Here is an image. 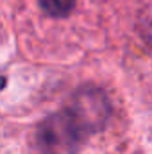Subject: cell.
Instances as JSON below:
<instances>
[{
    "mask_svg": "<svg viewBox=\"0 0 152 154\" xmlns=\"http://www.w3.org/2000/svg\"><path fill=\"white\" fill-rule=\"evenodd\" d=\"M90 133L68 108L50 115L38 129V145L45 154H75Z\"/></svg>",
    "mask_w": 152,
    "mask_h": 154,
    "instance_id": "obj_1",
    "label": "cell"
},
{
    "mask_svg": "<svg viewBox=\"0 0 152 154\" xmlns=\"http://www.w3.org/2000/svg\"><path fill=\"white\" fill-rule=\"evenodd\" d=\"M68 109L81 120L88 133L102 129L109 116V106L102 91L84 88L72 99Z\"/></svg>",
    "mask_w": 152,
    "mask_h": 154,
    "instance_id": "obj_2",
    "label": "cell"
},
{
    "mask_svg": "<svg viewBox=\"0 0 152 154\" xmlns=\"http://www.w3.org/2000/svg\"><path fill=\"white\" fill-rule=\"evenodd\" d=\"M39 4L52 16H66L74 9L75 0H39Z\"/></svg>",
    "mask_w": 152,
    "mask_h": 154,
    "instance_id": "obj_3",
    "label": "cell"
}]
</instances>
